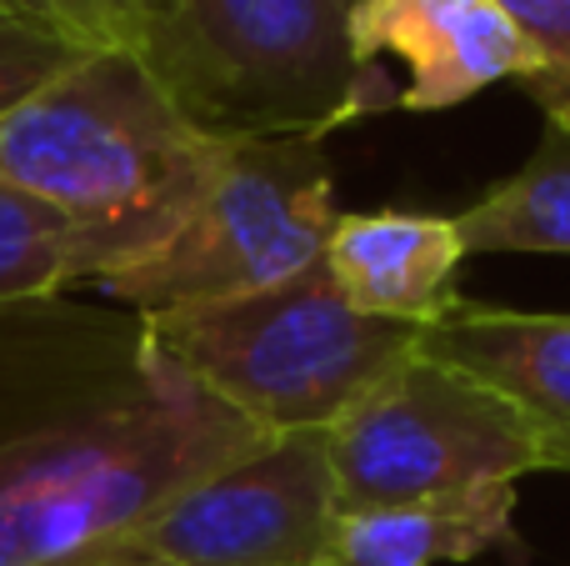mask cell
I'll list each match as a JSON object with an SVG mask.
<instances>
[{"label":"cell","instance_id":"cell-3","mask_svg":"<svg viewBox=\"0 0 570 566\" xmlns=\"http://www.w3.org/2000/svg\"><path fill=\"white\" fill-rule=\"evenodd\" d=\"M140 336L266 437L331 431L421 347V326L361 316L325 266L250 296L140 316Z\"/></svg>","mask_w":570,"mask_h":566},{"label":"cell","instance_id":"cell-12","mask_svg":"<svg viewBox=\"0 0 570 566\" xmlns=\"http://www.w3.org/2000/svg\"><path fill=\"white\" fill-rule=\"evenodd\" d=\"M465 256H570V126H546L515 176L451 216Z\"/></svg>","mask_w":570,"mask_h":566},{"label":"cell","instance_id":"cell-16","mask_svg":"<svg viewBox=\"0 0 570 566\" xmlns=\"http://www.w3.org/2000/svg\"><path fill=\"white\" fill-rule=\"evenodd\" d=\"M80 56H90V50L70 46L66 36L36 26V20L0 10V120L16 116L46 86H56Z\"/></svg>","mask_w":570,"mask_h":566},{"label":"cell","instance_id":"cell-10","mask_svg":"<svg viewBox=\"0 0 570 566\" xmlns=\"http://www.w3.org/2000/svg\"><path fill=\"white\" fill-rule=\"evenodd\" d=\"M465 251L451 216L415 211H351L335 216L321 266L361 316L431 326L455 301Z\"/></svg>","mask_w":570,"mask_h":566},{"label":"cell","instance_id":"cell-18","mask_svg":"<svg viewBox=\"0 0 570 566\" xmlns=\"http://www.w3.org/2000/svg\"><path fill=\"white\" fill-rule=\"evenodd\" d=\"M341 6H345V10H355V6H361V0H341Z\"/></svg>","mask_w":570,"mask_h":566},{"label":"cell","instance_id":"cell-17","mask_svg":"<svg viewBox=\"0 0 570 566\" xmlns=\"http://www.w3.org/2000/svg\"><path fill=\"white\" fill-rule=\"evenodd\" d=\"M80 566H166V562H150V557H140V552H110V557H96V562H80Z\"/></svg>","mask_w":570,"mask_h":566},{"label":"cell","instance_id":"cell-2","mask_svg":"<svg viewBox=\"0 0 570 566\" xmlns=\"http://www.w3.org/2000/svg\"><path fill=\"white\" fill-rule=\"evenodd\" d=\"M220 150L130 50H90L0 120V186L56 206L76 231L80 286H100L186 221Z\"/></svg>","mask_w":570,"mask_h":566},{"label":"cell","instance_id":"cell-15","mask_svg":"<svg viewBox=\"0 0 570 566\" xmlns=\"http://www.w3.org/2000/svg\"><path fill=\"white\" fill-rule=\"evenodd\" d=\"M0 10L36 20L80 50H136L160 0H0Z\"/></svg>","mask_w":570,"mask_h":566},{"label":"cell","instance_id":"cell-7","mask_svg":"<svg viewBox=\"0 0 570 566\" xmlns=\"http://www.w3.org/2000/svg\"><path fill=\"white\" fill-rule=\"evenodd\" d=\"M335 527L341 497L325 431H285L176 491L130 537V552L166 566H325Z\"/></svg>","mask_w":570,"mask_h":566},{"label":"cell","instance_id":"cell-1","mask_svg":"<svg viewBox=\"0 0 570 566\" xmlns=\"http://www.w3.org/2000/svg\"><path fill=\"white\" fill-rule=\"evenodd\" d=\"M261 441L266 431L136 331L116 397L0 447V566H80L126 552L176 491Z\"/></svg>","mask_w":570,"mask_h":566},{"label":"cell","instance_id":"cell-14","mask_svg":"<svg viewBox=\"0 0 570 566\" xmlns=\"http://www.w3.org/2000/svg\"><path fill=\"white\" fill-rule=\"evenodd\" d=\"M515 26L531 76L525 96L541 106L546 126H570V0H495Z\"/></svg>","mask_w":570,"mask_h":566},{"label":"cell","instance_id":"cell-6","mask_svg":"<svg viewBox=\"0 0 570 566\" xmlns=\"http://www.w3.org/2000/svg\"><path fill=\"white\" fill-rule=\"evenodd\" d=\"M325 447L341 517L515 487L546 471V451L521 411L465 371L421 357V347L325 431Z\"/></svg>","mask_w":570,"mask_h":566},{"label":"cell","instance_id":"cell-13","mask_svg":"<svg viewBox=\"0 0 570 566\" xmlns=\"http://www.w3.org/2000/svg\"><path fill=\"white\" fill-rule=\"evenodd\" d=\"M80 286V246L56 206L0 186V306Z\"/></svg>","mask_w":570,"mask_h":566},{"label":"cell","instance_id":"cell-9","mask_svg":"<svg viewBox=\"0 0 570 566\" xmlns=\"http://www.w3.org/2000/svg\"><path fill=\"white\" fill-rule=\"evenodd\" d=\"M421 357L511 401L541 441L546 471H570V311H505L455 296L421 326Z\"/></svg>","mask_w":570,"mask_h":566},{"label":"cell","instance_id":"cell-4","mask_svg":"<svg viewBox=\"0 0 570 566\" xmlns=\"http://www.w3.org/2000/svg\"><path fill=\"white\" fill-rule=\"evenodd\" d=\"M130 56L216 140H325L365 120L341 0H160Z\"/></svg>","mask_w":570,"mask_h":566},{"label":"cell","instance_id":"cell-8","mask_svg":"<svg viewBox=\"0 0 570 566\" xmlns=\"http://www.w3.org/2000/svg\"><path fill=\"white\" fill-rule=\"evenodd\" d=\"M351 50L365 116L385 110V60L401 66L391 110H445L531 76V56L495 0H361L351 10Z\"/></svg>","mask_w":570,"mask_h":566},{"label":"cell","instance_id":"cell-5","mask_svg":"<svg viewBox=\"0 0 570 566\" xmlns=\"http://www.w3.org/2000/svg\"><path fill=\"white\" fill-rule=\"evenodd\" d=\"M335 216V176L321 140H226L216 176L186 221L96 291L140 316L250 296L321 266Z\"/></svg>","mask_w":570,"mask_h":566},{"label":"cell","instance_id":"cell-11","mask_svg":"<svg viewBox=\"0 0 570 566\" xmlns=\"http://www.w3.org/2000/svg\"><path fill=\"white\" fill-rule=\"evenodd\" d=\"M515 547V487H481L465 497L345 511L325 566H445Z\"/></svg>","mask_w":570,"mask_h":566}]
</instances>
